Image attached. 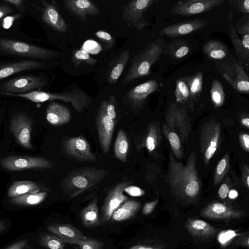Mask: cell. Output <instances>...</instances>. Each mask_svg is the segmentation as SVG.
<instances>
[{"instance_id":"obj_25","label":"cell","mask_w":249,"mask_h":249,"mask_svg":"<svg viewBox=\"0 0 249 249\" xmlns=\"http://www.w3.org/2000/svg\"><path fill=\"white\" fill-rule=\"evenodd\" d=\"M186 226L190 233L196 237L210 238L217 232L215 228L200 219H188Z\"/></svg>"},{"instance_id":"obj_15","label":"cell","mask_w":249,"mask_h":249,"mask_svg":"<svg viewBox=\"0 0 249 249\" xmlns=\"http://www.w3.org/2000/svg\"><path fill=\"white\" fill-rule=\"evenodd\" d=\"M224 78L237 91L249 93V78L243 65L239 62L224 64L222 67Z\"/></svg>"},{"instance_id":"obj_52","label":"cell","mask_w":249,"mask_h":249,"mask_svg":"<svg viewBox=\"0 0 249 249\" xmlns=\"http://www.w3.org/2000/svg\"><path fill=\"white\" fill-rule=\"evenodd\" d=\"M13 12V8L10 5L4 3H0V21L3 18L12 13Z\"/></svg>"},{"instance_id":"obj_16","label":"cell","mask_w":249,"mask_h":249,"mask_svg":"<svg viewBox=\"0 0 249 249\" xmlns=\"http://www.w3.org/2000/svg\"><path fill=\"white\" fill-rule=\"evenodd\" d=\"M158 84L150 80L133 88L124 97L125 103L134 110L140 109L145 104L148 96L157 90Z\"/></svg>"},{"instance_id":"obj_5","label":"cell","mask_w":249,"mask_h":249,"mask_svg":"<svg viewBox=\"0 0 249 249\" xmlns=\"http://www.w3.org/2000/svg\"><path fill=\"white\" fill-rule=\"evenodd\" d=\"M0 50L15 55L41 59H49L60 55L53 50L5 38H0Z\"/></svg>"},{"instance_id":"obj_45","label":"cell","mask_w":249,"mask_h":249,"mask_svg":"<svg viewBox=\"0 0 249 249\" xmlns=\"http://www.w3.org/2000/svg\"><path fill=\"white\" fill-rule=\"evenodd\" d=\"M95 36L104 43L107 49H110L114 46V40L108 33L104 31H98L95 33Z\"/></svg>"},{"instance_id":"obj_34","label":"cell","mask_w":249,"mask_h":249,"mask_svg":"<svg viewBox=\"0 0 249 249\" xmlns=\"http://www.w3.org/2000/svg\"><path fill=\"white\" fill-rule=\"evenodd\" d=\"M190 92L189 101L196 100L199 97L202 90L203 85V73L201 71L196 75L183 77Z\"/></svg>"},{"instance_id":"obj_19","label":"cell","mask_w":249,"mask_h":249,"mask_svg":"<svg viewBox=\"0 0 249 249\" xmlns=\"http://www.w3.org/2000/svg\"><path fill=\"white\" fill-rule=\"evenodd\" d=\"M201 215L210 219H231L242 217V212L219 202H213L202 210Z\"/></svg>"},{"instance_id":"obj_42","label":"cell","mask_w":249,"mask_h":249,"mask_svg":"<svg viewBox=\"0 0 249 249\" xmlns=\"http://www.w3.org/2000/svg\"><path fill=\"white\" fill-rule=\"evenodd\" d=\"M235 31L241 36V41L244 50L246 53L249 55V19L247 17L246 21L241 24L238 26V27H234Z\"/></svg>"},{"instance_id":"obj_58","label":"cell","mask_w":249,"mask_h":249,"mask_svg":"<svg viewBox=\"0 0 249 249\" xmlns=\"http://www.w3.org/2000/svg\"><path fill=\"white\" fill-rule=\"evenodd\" d=\"M6 225L4 221L0 220V232L5 230Z\"/></svg>"},{"instance_id":"obj_30","label":"cell","mask_w":249,"mask_h":249,"mask_svg":"<svg viewBox=\"0 0 249 249\" xmlns=\"http://www.w3.org/2000/svg\"><path fill=\"white\" fill-rule=\"evenodd\" d=\"M97 202V198L95 197L80 213L82 222L87 227H95L100 224Z\"/></svg>"},{"instance_id":"obj_57","label":"cell","mask_w":249,"mask_h":249,"mask_svg":"<svg viewBox=\"0 0 249 249\" xmlns=\"http://www.w3.org/2000/svg\"><path fill=\"white\" fill-rule=\"evenodd\" d=\"M228 195L230 198L235 199L238 196V194L236 190L231 189L230 190Z\"/></svg>"},{"instance_id":"obj_41","label":"cell","mask_w":249,"mask_h":249,"mask_svg":"<svg viewBox=\"0 0 249 249\" xmlns=\"http://www.w3.org/2000/svg\"><path fill=\"white\" fill-rule=\"evenodd\" d=\"M72 61L75 68H77L83 64L94 65L96 63L97 60L92 58L85 50H76L73 53Z\"/></svg>"},{"instance_id":"obj_14","label":"cell","mask_w":249,"mask_h":249,"mask_svg":"<svg viewBox=\"0 0 249 249\" xmlns=\"http://www.w3.org/2000/svg\"><path fill=\"white\" fill-rule=\"evenodd\" d=\"M44 78L25 75L10 79L0 86L1 91L10 93H25L45 86Z\"/></svg>"},{"instance_id":"obj_40","label":"cell","mask_w":249,"mask_h":249,"mask_svg":"<svg viewBox=\"0 0 249 249\" xmlns=\"http://www.w3.org/2000/svg\"><path fill=\"white\" fill-rule=\"evenodd\" d=\"M174 94L178 103L183 104L190 100V92L183 78L177 80Z\"/></svg>"},{"instance_id":"obj_44","label":"cell","mask_w":249,"mask_h":249,"mask_svg":"<svg viewBox=\"0 0 249 249\" xmlns=\"http://www.w3.org/2000/svg\"><path fill=\"white\" fill-rule=\"evenodd\" d=\"M229 3L237 12L244 14L249 13V0H230Z\"/></svg>"},{"instance_id":"obj_50","label":"cell","mask_w":249,"mask_h":249,"mask_svg":"<svg viewBox=\"0 0 249 249\" xmlns=\"http://www.w3.org/2000/svg\"><path fill=\"white\" fill-rule=\"evenodd\" d=\"M158 201V199H157L154 201L146 203L142 208V213L144 215L150 214L155 209Z\"/></svg>"},{"instance_id":"obj_23","label":"cell","mask_w":249,"mask_h":249,"mask_svg":"<svg viewBox=\"0 0 249 249\" xmlns=\"http://www.w3.org/2000/svg\"><path fill=\"white\" fill-rule=\"evenodd\" d=\"M46 119L51 124L59 126L68 123L71 115L69 108L58 103H51L46 109Z\"/></svg>"},{"instance_id":"obj_28","label":"cell","mask_w":249,"mask_h":249,"mask_svg":"<svg viewBox=\"0 0 249 249\" xmlns=\"http://www.w3.org/2000/svg\"><path fill=\"white\" fill-rule=\"evenodd\" d=\"M39 191V186L35 182L30 180L16 181L9 188L7 195L13 198L26 194L37 193Z\"/></svg>"},{"instance_id":"obj_26","label":"cell","mask_w":249,"mask_h":249,"mask_svg":"<svg viewBox=\"0 0 249 249\" xmlns=\"http://www.w3.org/2000/svg\"><path fill=\"white\" fill-rule=\"evenodd\" d=\"M47 229L61 239H85L88 238L77 229L69 224H52Z\"/></svg>"},{"instance_id":"obj_12","label":"cell","mask_w":249,"mask_h":249,"mask_svg":"<svg viewBox=\"0 0 249 249\" xmlns=\"http://www.w3.org/2000/svg\"><path fill=\"white\" fill-rule=\"evenodd\" d=\"M225 0H185L173 4L170 13L174 15L190 16L206 12L222 5Z\"/></svg>"},{"instance_id":"obj_43","label":"cell","mask_w":249,"mask_h":249,"mask_svg":"<svg viewBox=\"0 0 249 249\" xmlns=\"http://www.w3.org/2000/svg\"><path fill=\"white\" fill-rule=\"evenodd\" d=\"M238 235L234 231L229 230L222 231L218 233L217 241L222 247H226Z\"/></svg>"},{"instance_id":"obj_46","label":"cell","mask_w":249,"mask_h":249,"mask_svg":"<svg viewBox=\"0 0 249 249\" xmlns=\"http://www.w3.org/2000/svg\"><path fill=\"white\" fill-rule=\"evenodd\" d=\"M116 98L114 95H111L107 102V112L108 117L114 121L116 118Z\"/></svg>"},{"instance_id":"obj_22","label":"cell","mask_w":249,"mask_h":249,"mask_svg":"<svg viewBox=\"0 0 249 249\" xmlns=\"http://www.w3.org/2000/svg\"><path fill=\"white\" fill-rule=\"evenodd\" d=\"M45 66L44 63L35 60H23L0 65V80L19 72L41 69Z\"/></svg>"},{"instance_id":"obj_39","label":"cell","mask_w":249,"mask_h":249,"mask_svg":"<svg viewBox=\"0 0 249 249\" xmlns=\"http://www.w3.org/2000/svg\"><path fill=\"white\" fill-rule=\"evenodd\" d=\"M39 244L49 249H66V243L55 234L42 235L39 239Z\"/></svg>"},{"instance_id":"obj_47","label":"cell","mask_w":249,"mask_h":249,"mask_svg":"<svg viewBox=\"0 0 249 249\" xmlns=\"http://www.w3.org/2000/svg\"><path fill=\"white\" fill-rule=\"evenodd\" d=\"M124 192H125L128 195L134 197L141 196L145 193V191L141 188L130 185L126 186L124 189Z\"/></svg>"},{"instance_id":"obj_56","label":"cell","mask_w":249,"mask_h":249,"mask_svg":"<svg viewBox=\"0 0 249 249\" xmlns=\"http://www.w3.org/2000/svg\"><path fill=\"white\" fill-rule=\"evenodd\" d=\"M128 249H159L158 248L148 246L136 245L132 246Z\"/></svg>"},{"instance_id":"obj_7","label":"cell","mask_w":249,"mask_h":249,"mask_svg":"<svg viewBox=\"0 0 249 249\" xmlns=\"http://www.w3.org/2000/svg\"><path fill=\"white\" fill-rule=\"evenodd\" d=\"M158 2L157 0H129L122 8V18L128 26L141 31L148 26L144 13Z\"/></svg>"},{"instance_id":"obj_24","label":"cell","mask_w":249,"mask_h":249,"mask_svg":"<svg viewBox=\"0 0 249 249\" xmlns=\"http://www.w3.org/2000/svg\"><path fill=\"white\" fill-rule=\"evenodd\" d=\"M130 56V52L126 49L121 53L111 63L107 73V81L115 84L120 77Z\"/></svg>"},{"instance_id":"obj_4","label":"cell","mask_w":249,"mask_h":249,"mask_svg":"<svg viewBox=\"0 0 249 249\" xmlns=\"http://www.w3.org/2000/svg\"><path fill=\"white\" fill-rule=\"evenodd\" d=\"M165 47L162 38H157L148 43L132 60L128 72L122 82L123 85L150 74L152 65L160 58Z\"/></svg>"},{"instance_id":"obj_32","label":"cell","mask_w":249,"mask_h":249,"mask_svg":"<svg viewBox=\"0 0 249 249\" xmlns=\"http://www.w3.org/2000/svg\"><path fill=\"white\" fill-rule=\"evenodd\" d=\"M47 196L46 192L24 194L11 198V203L20 206H35L41 203Z\"/></svg>"},{"instance_id":"obj_8","label":"cell","mask_w":249,"mask_h":249,"mask_svg":"<svg viewBox=\"0 0 249 249\" xmlns=\"http://www.w3.org/2000/svg\"><path fill=\"white\" fill-rule=\"evenodd\" d=\"M0 163L5 169L18 171L30 169H50L53 163L42 157L10 156L2 159Z\"/></svg>"},{"instance_id":"obj_17","label":"cell","mask_w":249,"mask_h":249,"mask_svg":"<svg viewBox=\"0 0 249 249\" xmlns=\"http://www.w3.org/2000/svg\"><path fill=\"white\" fill-rule=\"evenodd\" d=\"M208 23V20L199 18L175 23L162 28L159 32V35L170 37L184 36L196 32Z\"/></svg>"},{"instance_id":"obj_2","label":"cell","mask_w":249,"mask_h":249,"mask_svg":"<svg viewBox=\"0 0 249 249\" xmlns=\"http://www.w3.org/2000/svg\"><path fill=\"white\" fill-rule=\"evenodd\" d=\"M162 131L176 158L181 159L183 144L187 142L191 131L190 120L185 108L176 103L169 105L164 115Z\"/></svg>"},{"instance_id":"obj_11","label":"cell","mask_w":249,"mask_h":249,"mask_svg":"<svg viewBox=\"0 0 249 249\" xmlns=\"http://www.w3.org/2000/svg\"><path fill=\"white\" fill-rule=\"evenodd\" d=\"M31 118L24 113H18L11 119L10 128L15 139L23 147L30 149L33 148L31 143V134L33 128Z\"/></svg>"},{"instance_id":"obj_48","label":"cell","mask_w":249,"mask_h":249,"mask_svg":"<svg viewBox=\"0 0 249 249\" xmlns=\"http://www.w3.org/2000/svg\"><path fill=\"white\" fill-rule=\"evenodd\" d=\"M231 184L230 181H226L223 183L218 191L219 196L221 199H225L230 190Z\"/></svg>"},{"instance_id":"obj_3","label":"cell","mask_w":249,"mask_h":249,"mask_svg":"<svg viewBox=\"0 0 249 249\" xmlns=\"http://www.w3.org/2000/svg\"><path fill=\"white\" fill-rule=\"evenodd\" d=\"M108 175L103 169L85 167L70 172L62 180L64 193L73 198L99 184Z\"/></svg>"},{"instance_id":"obj_27","label":"cell","mask_w":249,"mask_h":249,"mask_svg":"<svg viewBox=\"0 0 249 249\" xmlns=\"http://www.w3.org/2000/svg\"><path fill=\"white\" fill-rule=\"evenodd\" d=\"M230 25L228 30L229 36L237 56L238 62L241 64H244L246 67H248L249 55L247 54L245 52L241 38L238 36L234 27L231 21L232 15H230Z\"/></svg>"},{"instance_id":"obj_51","label":"cell","mask_w":249,"mask_h":249,"mask_svg":"<svg viewBox=\"0 0 249 249\" xmlns=\"http://www.w3.org/2000/svg\"><path fill=\"white\" fill-rule=\"evenodd\" d=\"M239 141L242 148L246 152L249 151V135L248 133H242L239 135Z\"/></svg>"},{"instance_id":"obj_18","label":"cell","mask_w":249,"mask_h":249,"mask_svg":"<svg viewBox=\"0 0 249 249\" xmlns=\"http://www.w3.org/2000/svg\"><path fill=\"white\" fill-rule=\"evenodd\" d=\"M161 138V132L159 124L157 122L151 123L137 146L140 148H145L151 155L156 157L159 154Z\"/></svg>"},{"instance_id":"obj_53","label":"cell","mask_w":249,"mask_h":249,"mask_svg":"<svg viewBox=\"0 0 249 249\" xmlns=\"http://www.w3.org/2000/svg\"><path fill=\"white\" fill-rule=\"evenodd\" d=\"M27 244V240H21L11 244L5 249H24Z\"/></svg>"},{"instance_id":"obj_35","label":"cell","mask_w":249,"mask_h":249,"mask_svg":"<svg viewBox=\"0 0 249 249\" xmlns=\"http://www.w3.org/2000/svg\"><path fill=\"white\" fill-rule=\"evenodd\" d=\"M190 50V45L183 40H174L168 45V54L175 58L184 57L189 53Z\"/></svg>"},{"instance_id":"obj_29","label":"cell","mask_w":249,"mask_h":249,"mask_svg":"<svg viewBox=\"0 0 249 249\" xmlns=\"http://www.w3.org/2000/svg\"><path fill=\"white\" fill-rule=\"evenodd\" d=\"M140 203L136 200H127L122 204L112 214L111 218L116 222L125 221L132 216L139 210Z\"/></svg>"},{"instance_id":"obj_37","label":"cell","mask_w":249,"mask_h":249,"mask_svg":"<svg viewBox=\"0 0 249 249\" xmlns=\"http://www.w3.org/2000/svg\"><path fill=\"white\" fill-rule=\"evenodd\" d=\"M66 243L77 245L80 249H102L104 243L100 240L87 238L85 239H61Z\"/></svg>"},{"instance_id":"obj_36","label":"cell","mask_w":249,"mask_h":249,"mask_svg":"<svg viewBox=\"0 0 249 249\" xmlns=\"http://www.w3.org/2000/svg\"><path fill=\"white\" fill-rule=\"evenodd\" d=\"M212 102L215 107L223 106L225 101V93L222 83L218 80L213 81L210 89Z\"/></svg>"},{"instance_id":"obj_9","label":"cell","mask_w":249,"mask_h":249,"mask_svg":"<svg viewBox=\"0 0 249 249\" xmlns=\"http://www.w3.org/2000/svg\"><path fill=\"white\" fill-rule=\"evenodd\" d=\"M65 153L72 159L82 162H95L96 157L92 152L90 146L83 136L66 139L62 143Z\"/></svg>"},{"instance_id":"obj_31","label":"cell","mask_w":249,"mask_h":249,"mask_svg":"<svg viewBox=\"0 0 249 249\" xmlns=\"http://www.w3.org/2000/svg\"><path fill=\"white\" fill-rule=\"evenodd\" d=\"M204 53L212 59H221L226 57L228 51L227 47L221 42L212 40L207 42L203 46Z\"/></svg>"},{"instance_id":"obj_20","label":"cell","mask_w":249,"mask_h":249,"mask_svg":"<svg viewBox=\"0 0 249 249\" xmlns=\"http://www.w3.org/2000/svg\"><path fill=\"white\" fill-rule=\"evenodd\" d=\"M41 2L43 7L42 19L44 22L56 32H67L69 25L56 6L44 0H42Z\"/></svg>"},{"instance_id":"obj_38","label":"cell","mask_w":249,"mask_h":249,"mask_svg":"<svg viewBox=\"0 0 249 249\" xmlns=\"http://www.w3.org/2000/svg\"><path fill=\"white\" fill-rule=\"evenodd\" d=\"M230 167V156L226 153L218 163L214 174L213 184H219L225 176Z\"/></svg>"},{"instance_id":"obj_54","label":"cell","mask_w":249,"mask_h":249,"mask_svg":"<svg viewBox=\"0 0 249 249\" xmlns=\"http://www.w3.org/2000/svg\"><path fill=\"white\" fill-rule=\"evenodd\" d=\"M240 123L242 126L249 128V118L248 114L244 113L240 118Z\"/></svg>"},{"instance_id":"obj_55","label":"cell","mask_w":249,"mask_h":249,"mask_svg":"<svg viewBox=\"0 0 249 249\" xmlns=\"http://www.w3.org/2000/svg\"><path fill=\"white\" fill-rule=\"evenodd\" d=\"M4 2L14 5L18 8H20L23 6L24 0H4Z\"/></svg>"},{"instance_id":"obj_1","label":"cell","mask_w":249,"mask_h":249,"mask_svg":"<svg viewBox=\"0 0 249 249\" xmlns=\"http://www.w3.org/2000/svg\"><path fill=\"white\" fill-rule=\"evenodd\" d=\"M196 154L192 152L185 164L178 161L170 153L167 172V182L171 192L178 198L193 202L198 196L201 180L196 168Z\"/></svg>"},{"instance_id":"obj_6","label":"cell","mask_w":249,"mask_h":249,"mask_svg":"<svg viewBox=\"0 0 249 249\" xmlns=\"http://www.w3.org/2000/svg\"><path fill=\"white\" fill-rule=\"evenodd\" d=\"M200 146L202 158L207 164L218 148L221 136L220 123L212 118L202 125L200 133Z\"/></svg>"},{"instance_id":"obj_33","label":"cell","mask_w":249,"mask_h":249,"mask_svg":"<svg viewBox=\"0 0 249 249\" xmlns=\"http://www.w3.org/2000/svg\"><path fill=\"white\" fill-rule=\"evenodd\" d=\"M128 141L124 131L120 129L117 134L114 146V155L122 162H125L128 151Z\"/></svg>"},{"instance_id":"obj_21","label":"cell","mask_w":249,"mask_h":249,"mask_svg":"<svg viewBox=\"0 0 249 249\" xmlns=\"http://www.w3.org/2000/svg\"><path fill=\"white\" fill-rule=\"evenodd\" d=\"M64 5L70 12L84 22H87L88 16H95L100 14L96 5L89 0H66Z\"/></svg>"},{"instance_id":"obj_10","label":"cell","mask_w":249,"mask_h":249,"mask_svg":"<svg viewBox=\"0 0 249 249\" xmlns=\"http://www.w3.org/2000/svg\"><path fill=\"white\" fill-rule=\"evenodd\" d=\"M107 102L106 100L102 101L96 118L99 143L102 151L105 154L109 150L115 128V122L108 117L107 112Z\"/></svg>"},{"instance_id":"obj_13","label":"cell","mask_w":249,"mask_h":249,"mask_svg":"<svg viewBox=\"0 0 249 249\" xmlns=\"http://www.w3.org/2000/svg\"><path fill=\"white\" fill-rule=\"evenodd\" d=\"M132 182L124 180L114 185L108 191L102 208L101 222L109 221L113 213L124 203L128 200V197L124 194V190Z\"/></svg>"},{"instance_id":"obj_49","label":"cell","mask_w":249,"mask_h":249,"mask_svg":"<svg viewBox=\"0 0 249 249\" xmlns=\"http://www.w3.org/2000/svg\"><path fill=\"white\" fill-rule=\"evenodd\" d=\"M241 172L243 182L245 187H249V168L247 164H244L241 166Z\"/></svg>"}]
</instances>
